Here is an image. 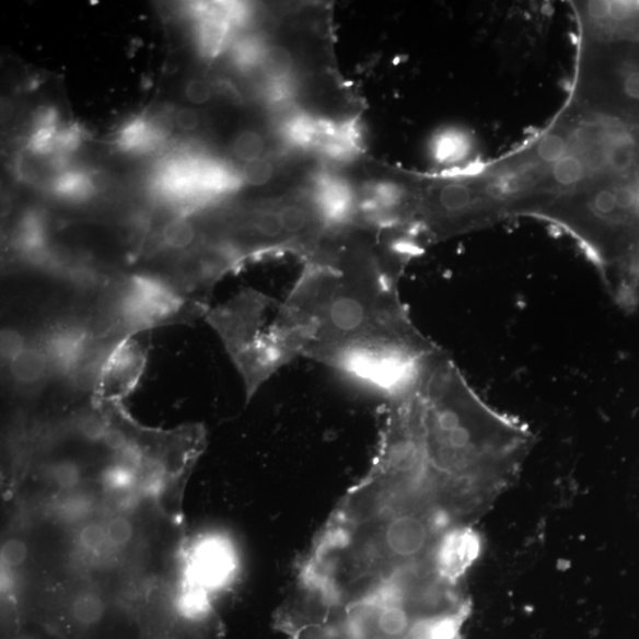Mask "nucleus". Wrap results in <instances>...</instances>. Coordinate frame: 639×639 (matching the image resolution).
<instances>
[{"label":"nucleus","mask_w":639,"mask_h":639,"mask_svg":"<svg viewBox=\"0 0 639 639\" xmlns=\"http://www.w3.org/2000/svg\"><path fill=\"white\" fill-rule=\"evenodd\" d=\"M292 639H434L429 636L381 628H352L342 624H315L294 632Z\"/></svg>","instance_id":"9d476101"},{"label":"nucleus","mask_w":639,"mask_h":639,"mask_svg":"<svg viewBox=\"0 0 639 639\" xmlns=\"http://www.w3.org/2000/svg\"><path fill=\"white\" fill-rule=\"evenodd\" d=\"M534 218L569 232L582 245L617 306L639 309V176L561 195Z\"/></svg>","instance_id":"7ed1b4c3"},{"label":"nucleus","mask_w":639,"mask_h":639,"mask_svg":"<svg viewBox=\"0 0 639 639\" xmlns=\"http://www.w3.org/2000/svg\"><path fill=\"white\" fill-rule=\"evenodd\" d=\"M105 614V605L97 595L82 594L72 606V616L81 626H95Z\"/></svg>","instance_id":"ddd939ff"},{"label":"nucleus","mask_w":639,"mask_h":639,"mask_svg":"<svg viewBox=\"0 0 639 639\" xmlns=\"http://www.w3.org/2000/svg\"><path fill=\"white\" fill-rule=\"evenodd\" d=\"M194 566L198 588H223L235 570L234 551L222 539H208L198 547Z\"/></svg>","instance_id":"6e6552de"},{"label":"nucleus","mask_w":639,"mask_h":639,"mask_svg":"<svg viewBox=\"0 0 639 639\" xmlns=\"http://www.w3.org/2000/svg\"><path fill=\"white\" fill-rule=\"evenodd\" d=\"M279 304L256 289H242L225 302L210 306L202 317L220 337L241 374L246 402L276 372L300 357L275 322Z\"/></svg>","instance_id":"20e7f679"},{"label":"nucleus","mask_w":639,"mask_h":639,"mask_svg":"<svg viewBox=\"0 0 639 639\" xmlns=\"http://www.w3.org/2000/svg\"><path fill=\"white\" fill-rule=\"evenodd\" d=\"M106 530L98 526L85 527L81 533V542L83 546L90 549H98L107 542Z\"/></svg>","instance_id":"aec40b11"},{"label":"nucleus","mask_w":639,"mask_h":639,"mask_svg":"<svg viewBox=\"0 0 639 639\" xmlns=\"http://www.w3.org/2000/svg\"><path fill=\"white\" fill-rule=\"evenodd\" d=\"M474 150L472 136L461 129L443 130L432 142V155L440 164H457L470 158Z\"/></svg>","instance_id":"9b49d317"},{"label":"nucleus","mask_w":639,"mask_h":639,"mask_svg":"<svg viewBox=\"0 0 639 639\" xmlns=\"http://www.w3.org/2000/svg\"><path fill=\"white\" fill-rule=\"evenodd\" d=\"M176 124L184 132H194L200 125V116L193 108H182L176 115Z\"/></svg>","instance_id":"412c9836"},{"label":"nucleus","mask_w":639,"mask_h":639,"mask_svg":"<svg viewBox=\"0 0 639 639\" xmlns=\"http://www.w3.org/2000/svg\"><path fill=\"white\" fill-rule=\"evenodd\" d=\"M266 61L268 70L276 78L286 77L293 67L292 55L287 49L280 47H275L269 50Z\"/></svg>","instance_id":"dca6fc26"},{"label":"nucleus","mask_w":639,"mask_h":639,"mask_svg":"<svg viewBox=\"0 0 639 639\" xmlns=\"http://www.w3.org/2000/svg\"><path fill=\"white\" fill-rule=\"evenodd\" d=\"M580 34L639 38V2H574Z\"/></svg>","instance_id":"0eeeda50"},{"label":"nucleus","mask_w":639,"mask_h":639,"mask_svg":"<svg viewBox=\"0 0 639 639\" xmlns=\"http://www.w3.org/2000/svg\"><path fill=\"white\" fill-rule=\"evenodd\" d=\"M185 97L193 105H205L212 97V86L202 79H194L185 85Z\"/></svg>","instance_id":"f3484780"},{"label":"nucleus","mask_w":639,"mask_h":639,"mask_svg":"<svg viewBox=\"0 0 639 639\" xmlns=\"http://www.w3.org/2000/svg\"><path fill=\"white\" fill-rule=\"evenodd\" d=\"M147 362V350L135 338L121 344L97 375L93 402H123L138 386Z\"/></svg>","instance_id":"423d86ee"},{"label":"nucleus","mask_w":639,"mask_h":639,"mask_svg":"<svg viewBox=\"0 0 639 639\" xmlns=\"http://www.w3.org/2000/svg\"><path fill=\"white\" fill-rule=\"evenodd\" d=\"M418 400L430 481L450 510L474 525L514 484L534 435L479 396L443 350L420 377Z\"/></svg>","instance_id":"f03ea898"},{"label":"nucleus","mask_w":639,"mask_h":639,"mask_svg":"<svg viewBox=\"0 0 639 639\" xmlns=\"http://www.w3.org/2000/svg\"><path fill=\"white\" fill-rule=\"evenodd\" d=\"M12 381L21 387H36L54 377L50 360L36 340L27 341L22 350L7 361Z\"/></svg>","instance_id":"1a4fd4ad"},{"label":"nucleus","mask_w":639,"mask_h":639,"mask_svg":"<svg viewBox=\"0 0 639 639\" xmlns=\"http://www.w3.org/2000/svg\"><path fill=\"white\" fill-rule=\"evenodd\" d=\"M274 176V166L266 158H258L245 163L242 170V178L252 186H264Z\"/></svg>","instance_id":"2eb2a0df"},{"label":"nucleus","mask_w":639,"mask_h":639,"mask_svg":"<svg viewBox=\"0 0 639 639\" xmlns=\"http://www.w3.org/2000/svg\"><path fill=\"white\" fill-rule=\"evenodd\" d=\"M27 556L26 546L20 541H9L2 549L3 561L12 568L22 565Z\"/></svg>","instance_id":"6ab92c4d"},{"label":"nucleus","mask_w":639,"mask_h":639,"mask_svg":"<svg viewBox=\"0 0 639 639\" xmlns=\"http://www.w3.org/2000/svg\"><path fill=\"white\" fill-rule=\"evenodd\" d=\"M106 534L108 542L121 546L132 539L133 527L127 519L116 518L109 522Z\"/></svg>","instance_id":"a211bd4d"},{"label":"nucleus","mask_w":639,"mask_h":639,"mask_svg":"<svg viewBox=\"0 0 639 639\" xmlns=\"http://www.w3.org/2000/svg\"><path fill=\"white\" fill-rule=\"evenodd\" d=\"M266 142L263 136L255 130H244L232 143V152L242 162L249 163L252 160L263 158Z\"/></svg>","instance_id":"4468645a"},{"label":"nucleus","mask_w":639,"mask_h":639,"mask_svg":"<svg viewBox=\"0 0 639 639\" xmlns=\"http://www.w3.org/2000/svg\"><path fill=\"white\" fill-rule=\"evenodd\" d=\"M197 229L185 218H177L166 224L163 230V242L171 251L182 252L190 248L197 241Z\"/></svg>","instance_id":"f8f14e48"},{"label":"nucleus","mask_w":639,"mask_h":639,"mask_svg":"<svg viewBox=\"0 0 639 639\" xmlns=\"http://www.w3.org/2000/svg\"><path fill=\"white\" fill-rule=\"evenodd\" d=\"M568 104L592 118L639 128V38L580 34Z\"/></svg>","instance_id":"39448f33"},{"label":"nucleus","mask_w":639,"mask_h":639,"mask_svg":"<svg viewBox=\"0 0 639 639\" xmlns=\"http://www.w3.org/2000/svg\"><path fill=\"white\" fill-rule=\"evenodd\" d=\"M404 264L377 254L351 225L334 229L309 256L275 322L300 357L395 394L417 383L442 351L402 301Z\"/></svg>","instance_id":"f257e3e1"},{"label":"nucleus","mask_w":639,"mask_h":639,"mask_svg":"<svg viewBox=\"0 0 639 639\" xmlns=\"http://www.w3.org/2000/svg\"><path fill=\"white\" fill-rule=\"evenodd\" d=\"M55 478L58 485L62 487L74 486L79 478V473L74 466L70 464H61L55 470Z\"/></svg>","instance_id":"4be33fe9"}]
</instances>
